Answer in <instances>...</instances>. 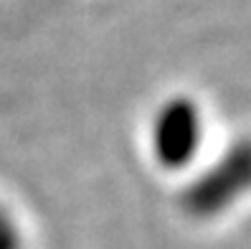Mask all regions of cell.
I'll list each match as a JSON object with an SVG mask.
<instances>
[{
  "mask_svg": "<svg viewBox=\"0 0 251 249\" xmlns=\"http://www.w3.org/2000/svg\"><path fill=\"white\" fill-rule=\"evenodd\" d=\"M162 153L175 163H183L190 158L193 145L198 142V117L188 105H178L168 112L162 125Z\"/></svg>",
  "mask_w": 251,
  "mask_h": 249,
  "instance_id": "cell-1",
  "label": "cell"
}]
</instances>
